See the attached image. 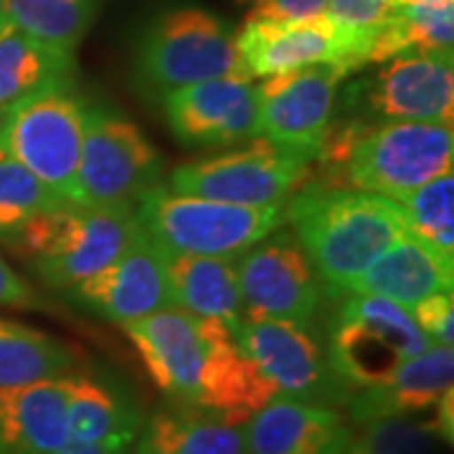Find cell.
<instances>
[{
    "label": "cell",
    "mask_w": 454,
    "mask_h": 454,
    "mask_svg": "<svg viewBox=\"0 0 454 454\" xmlns=\"http://www.w3.org/2000/svg\"><path fill=\"white\" fill-rule=\"evenodd\" d=\"M121 328L137 346L149 379L172 404L240 427L278 396L243 354L235 328L220 318L167 309Z\"/></svg>",
    "instance_id": "6da1fadb"
},
{
    "label": "cell",
    "mask_w": 454,
    "mask_h": 454,
    "mask_svg": "<svg viewBox=\"0 0 454 454\" xmlns=\"http://www.w3.org/2000/svg\"><path fill=\"white\" fill-rule=\"evenodd\" d=\"M286 220L331 298H340L351 280L404 235L396 200L316 179L293 192Z\"/></svg>",
    "instance_id": "7a4b0ae2"
},
{
    "label": "cell",
    "mask_w": 454,
    "mask_h": 454,
    "mask_svg": "<svg viewBox=\"0 0 454 454\" xmlns=\"http://www.w3.org/2000/svg\"><path fill=\"white\" fill-rule=\"evenodd\" d=\"M139 230L134 205L89 207L64 202L33 215L8 245L31 260L46 286L66 291L112 265Z\"/></svg>",
    "instance_id": "3957f363"
},
{
    "label": "cell",
    "mask_w": 454,
    "mask_h": 454,
    "mask_svg": "<svg viewBox=\"0 0 454 454\" xmlns=\"http://www.w3.org/2000/svg\"><path fill=\"white\" fill-rule=\"evenodd\" d=\"M86 104L74 76L56 79L0 109V146L53 195L79 205V157Z\"/></svg>",
    "instance_id": "277c9868"
},
{
    "label": "cell",
    "mask_w": 454,
    "mask_h": 454,
    "mask_svg": "<svg viewBox=\"0 0 454 454\" xmlns=\"http://www.w3.org/2000/svg\"><path fill=\"white\" fill-rule=\"evenodd\" d=\"M137 220L164 250L184 255L235 258L286 223V202L247 207L149 187L137 200Z\"/></svg>",
    "instance_id": "5b68a950"
},
{
    "label": "cell",
    "mask_w": 454,
    "mask_h": 454,
    "mask_svg": "<svg viewBox=\"0 0 454 454\" xmlns=\"http://www.w3.org/2000/svg\"><path fill=\"white\" fill-rule=\"evenodd\" d=\"M137 71L154 91H175L223 76L250 79L225 23L202 8H175L152 20L139 43Z\"/></svg>",
    "instance_id": "8992f818"
},
{
    "label": "cell",
    "mask_w": 454,
    "mask_h": 454,
    "mask_svg": "<svg viewBox=\"0 0 454 454\" xmlns=\"http://www.w3.org/2000/svg\"><path fill=\"white\" fill-rule=\"evenodd\" d=\"M454 134L450 124L384 121L369 127L343 164L340 184L402 200L439 175L452 172Z\"/></svg>",
    "instance_id": "52a82bcc"
},
{
    "label": "cell",
    "mask_w": 454,
    "mask_h": 454,
    "mask_svg": "<svg viewBox=\"0 0 454 454\" xmlns=\"http://www.w3.org/2000/svg\"><path fill=\"white\" fill-rule=\"evenodd\" d=\"M432 343L409 310L379 295H348L328 328L325 354L354 391L384 381Z\"/></svg>",
    "instance_id": "ba28073f"
},
{
    "label": "cell",
    "mask_w": 454,
    "mask_h": 454,
    "mask_svg": "<svg viewBox=\"0 0 454 454\" xmlns=\"http://www.w3.org/2000/svg\"><path fill=\"white\" fill-rule=\"evenodd\" d=\"M160 177L162 157L145 131L112 109L86 106L79 157V205H134Z\"/></svg>",
    "instance_id": "9c48e42d"
},
{
    "label": "cell",
    "mask_w": 454,
    "mask_h": 454,
    "mask_svg": "<svg viewBox=\"0 0 454 454\" xmlns=\"http://www.w3.org/2000/svg\"><path fill=\"white\" fill-rule=\"evenodd\" d=\"M243 354L278 396L324 406H343L351 402L354 389L333 372L321 340L306 325L243 318L235 331Z\"/></svg>",
    "instance_id": "30bf717a"
},
{
    "label": "cell",
    "mask_w": 454,
    "mask_h": 454,
    "mask_svg": "<svg viewBox=\"0 0 454 454\" xmlns=\"http://www.w3.org/2000/svg\"><path fill=\"white\" fill-rule=\"evenodd\" d=\"M310 179V162L260 139L255 145L179 164L172 190L230 205H283Z\"/></svg>",
    "instance_id": "8fae6325"
},
{
    "label": "cell",
    "mask_w": 454,
    "mask_h": 454,
    "mask_svg": "<svg viewBox=\"0 0 454 454\" xmlns=\"http://www.w3.org/2000/svg\"><path fill=\"white\" fill-rule=\"evenodd\" d=\"M243 318H273L306 325L324 306V283L293 232L273 230L235 265Z\"/></svg>",
    "instance_id": "7c38bea8"
},
{
    "label": "cell",
    "mask_w": 454,
    "mask_h": 454,
    "mask_svg": "<svg viewBox=\"0 0 454 454\" xmlns=\"http://www.w3.org/2000/svg\"><path fill=\"white\" fill-rule=\"evenodd\" d=\"M340 82L339 71L325 64L265 76L255 86L258 137L298 160L313 162L333 121Z\"/></svg>",
    "instance_id": "4fadbf2b"
},
{
    "label": "cell",
    "mask_w": 454,
    "mask_h": 454,
    "mask_svg": "<svg viewBox=\"0 0 454 454\" xmlns=\"http://www.w3.org/2000/svg\"><path fill=\"white\" fill-rule=\"evenodd\" d=\"M66 291L68 301L76 306L121 325L160 310L177 309L164 270L162 247L145 230L137 232L129 247L112 265Z\"/></svg>",
    "instance_id": "5bb4252c"
},
{
    "label": "cell",
    "mask_w": 454,
    "mask_h": 454,
    "mask_svg": "<svg viewBox=\"0 0 454 454\" xmlns=\"http://www.w3.org/2000/svg\"><path fill=\"white\" fill-rule=\"evenodd\" d=\"M164 119L187 146H230L258 137V97L250 79L223 76L164 94Z\"/></svg>",
    "instance_id": "9a60e30c"
},
{
    "label": "cell",
    "mask_w": 454,
    "mask_h": 454,
    "mask_svg": "<svg viewBox=\"0 0 454 454\" xmlns=\"http://www.w3.org/2000/svg\"><path fill=\"white\" fill-rule=\"evenodd\" d=\"M366 104L387 121L450 124L454 109L452 53L414 51L394 56L366 91Z\"/></svg>",
    "instance_id": "2e32d148"
},
{
    "label": "cell",
    "mask_w": 454,
    "mask_h": 454,
    "mask_svg": "<svg viewBox=\"0 0 454 454\" xmlns=\"http://www.w3.org/2000/svg\"><path fill=\"white\" fill-rule=\"evenodd\" d=\"M454 351L452 346H429L424 354L409 358L384 381L354 391L348 414L356 424L379 419H419L429 422L447 396H452Z\"/></svg>",
    "instance_id": "e0dca14e"
},
{
    "label": "cell",
    "mask_w": 454,
    "mask_h": 454,
    "mask_svg": "<svg viewBox=\"0 0 454 454\" xmlns=\"http://www.w3.org/2000/svg\"><path fill=\"white\" fill-rule=\"evenodd\" d=\"M235 46L250 79H265L306 66H333L340 56V33L325 16L301 20H245Z\"/></svg>",
    "instance_id": "ac0fdd59"
},
{
    "label": "cell",
    "mask_w": 454,
    "mask_h": 454,
    "mask_svg": "<svg viewBox=\"0 0 454 454\" xmlns=\"http://www.w3.org/2000/svg\"><path fill=\"white\" fill-rule=\"evenodd\" d=\"M250 454H343L351 424L333 406L276 396L240 424Z\"/></svg>",
    "instance_id": "d6986e66"
},
{
    "label": "cell",
    "mask_w": 454,
    "mask_h": 454,
    "mask_svg": "<svg viewBox=\"0 0 454 454\" xmlns=\"http://www.w3.org/2000/svg\"><path fill=\"white\" fill-rule=\"evenodd\" d=\"M68 376L0 389V454H59L68 442Z\"/></svg>",
    "instance_id": "ffe728a7"
},
{
    "label": "cell",
    "mask_w": 454,
    "mask_h": 454,
    "mask_svg": "<svg viewBox=\"0 0 454 454\" xmlns=\"http://www.w3.org/2000/svg\"><path fill=\"white\" fill-rule=\"evenodd\" d=\"M452 283L454 268L444 265L404 232L381 258L373 260L356 280H351L340 295H379L409 310L432 293L452 291Z\"/></svg>",
    "instance_id": "44dd1931"
},
{
    "label": "cell",
    "mask_w": 454,
    "mask_h": 454,
    "mask_svg": "<svg viewBox=\"0 0 454 454\" xmlns=\"http://www.w3.org/2000/svg\"><path fill=\"white\" fill-rule=\"evenodd\" d=\"M162 258L177 309L200 318H220L235 331L240 328L243 306H240V293H238L235 260L184 255V253H172L164 247Z\"/></svg>",
    "instance_id": "7402d4cb"
},
{
    "label": "cell",
    "mask_w": 454,
    "mask_h": 454,
    "mask_svg": "<svg viewBox=\"0 0 454 454\" xmlns=\"http://www.w3.org/2000/svg\"><path fill=\"white\" fill-rule=\"evenodd\" d=\"M68 439H137L142 411L129 391L104 373H68Z\"/></svg>",
    "instance_id": "603a6c76"
},
{
    "label": "cell",
    "mask_w": 454,
    "mask_h": 454,
    "mask_svg": "<svg viewBox=\"0 0 454 454\" xmlns=\"http://www.w3.org/2000/svg\"><path fill=\"white\" fill-rule=\"evenodd\" d=\"M137 437L134 454H240L245 450L238 424L177 404L157 409L142 422Z\"/></svg>",
    "instance_id": "cb8c5ba5"
},
{
    "label": "cell",
    "mask_w": 454,
    "mask_h": 454,
    "mask_svg": "<svg viewBox=\"0 0 454 454\" xmlns=\"http://www.w3.org/2000/svg\"><path fill=\"white\" fill-rule=\"evenodd\" d=\"M452 41L454 0L391 3L389 13L373 38L369 64H381L414 51L452 53Z\"/></svg>",
    "instance_id": "d4e9b609"
},
{
    "label": "cell",
    "mask_w": 454,
    "mask_h": 454,
    "mask_svg": "<svg viewBox=\"0 0 454 454\" xmlns=\"http://www.w3.org/2000/svg\"><path fill=\"white\" fill-rule=\"evenodd\" d=\"M79 351L11 318H0V389L28 387L76 372Z\"/></svg>",
    "instance_id": "484cf974"
},
{
    "label": "cell",
    "mask_w": 454,
    "mask_h": 454,
    "mask_svg": "<svg viewBox=\"0 0 454 454\" xmlns=\"http://www.w3.org/2000/svg\"><path fill=\"white\" fill-rule=\"evenodd\" d=\"M76 61L20 33L11 23L0 28V109L43 83L74 76Z\"/></svg>",
    "instance_id": "4316f807"
},
{
    "label": "cell",
    "mask_w": 454,
    "mask_h": 454,
    "mask_svg": "<svg viewBox=\"0 0 454 454\" xmlns=\"http://www.w3.org/2000/svg\"><path fill=\"white\" fill-rule=\"evenodd\" d=\"M98 0H5V23L74 56L97 18Z\"/></svg>",
    "instance_id": "83f0119b"
},
{
    "label": "cell",
    "mask_w": 454,
    "mask_h": 454,
    "mask_svg": "<svg viewBox=\"0 0 454 454\" xmlns=\"http://www.w3.org/2000/svg\"><path fill=\"white\" fill-rule=\"evenodd\" d=\"M404 232L424 245L434 258L454 268V175H439L414 190L411 195L396 200Z\"/></svg>",
    "instance_id": "f1b7e54d"
},
{
    "label": "cell",
    "mask_w": 454,
    "mask_h": 454,
    "mask_svg": "<svg viewBox=\"0 0 454 454\" xmlns=\"http://www.w3.org/2000/svg\"><path fill=\"white\" fill-rule=\"evenodd\" d=\"M59 205H64V200L0 146V240L8 243L33 215Z\"/></svg>",
    "instance_id": "f546056e"
},
{
    "label": "cell",
    "mask_w": 454,
    "mask_h": 454,
    "mask_svg": "<svg viewBox=\"0 0 454 454\" xmlns=\"http://www.w3.org/2000/svg\"><path fill=\"white\" fill-rule=\"evenodd\" d=\"M391 0H328L325 16L340 33V56L336 71L346 79L369 64L373 38L389 13Z\"/></svg>",
    "instance_id": "4dcf8cb0"
},
{
    "label": "cell",
    "mask_w": 454,
    "mask_h": 454,
    "mask_svg": "<svg viewBox=\"0 0 454 454\" xmlns=\"http://www.w3.org/2000/svg\"><path fill=\"white\" fill-rule=\"evenodd\" d=\"M434 432L419 419H379L364 424L343 454H434Z\"/></svg>",
    "instance_id": "1f68e13d"
},
{
    "label": "cell",
    "mask_w": 454,
    "mask_h": 454,
    "mask_svg": "<svg viewBox=\"0 0 454 454\" xmlns=\"http://www.w3.org/2000/svg\"><path fill=\"white\" fill-rule=\"evenodd\" d=\"M409 316L419 325L432 346H452L454 340V298L452 291L432 293L417 306L409 309Z\"/></svg>",
    "instance_id": "d6a6232c"
},
{
    "label": "cell",
    "mask_w": 454,
    "mask_h": 454,
    "mask_svg": "<svg viewBox=\"0 0 454 454\" xmlns=\"http://www.w3.org/2000/svg\"><path fill=\"white\" fill-rule=\"evenodd\" d=\"M328 0H255L247 20H301L324 16Z\"/></svg>",
    "instance_id": "836d02e7"
},
{
    "label": "cell",
    "mask_w": 454,
    "mask_h": 454,
    "mask_svg": "<svg viewBox=\"0 0 454 454\" xmlns=\"http://www.w3.org/2000/svg\"><path fill=\"white\" fill-rule=\"evenodd\" d=\"M0 306H13V309L38 306L35 291L3 258H0Z\"/></svg>",
    "instance_id": "e575fe53"
},
{
    "label": "cell",
    "mask_w": 454,
    "mask_h": 454,
    "mask_svg": "<svg viewBox=\"0 0 454 454\" xmlns=\"http://www.w3.org/2000/svg\"><path fill=\"white\" fill-rule=\"evenodd\" d=\"M131 439H101V442H79L68 439L59 454H129Z\"/></svg>",
    "instance_id": "d590c367"
},
{
    "label": "cell",
    "mask_w": 454,
    "mask_h": 454,
    "mask_svg": "<svg viewBox=\"0 0 454 454\" xmlns=\"http://www.w3.org/2000/svg\"><path fill=\"white\" fill-rule=\"evenodd\" d=\"M5 26V0H0V28Z\"/></svg>",
    "instance_id": "8d00e7d4"
},
{
    "label": "cell",
    "mask_w": 454,
    "mask_h": 454,
    "mask_svg": "<svg viewBox=\"0 0 454 454\" xmlns=\"http://www.w3.org/2000/svg\"><path fill=\"white\" fill-rule=\"evenodd\" d=\"M391 3H411V0H391Z\"/></svg>",
    "instance_id": "74e56055"
},
{
    "label": "cell",
    "mask_w": 454,
    "mask_h": 454,
    "mask_svg": "<svg viewBox=\"0 0 454 454\" xmlns=\"http://www.w3.org/2000/svg\"><path fill=\"white\" fill-rule=\"evenodd\" d=\"M240 454H243V452H240ZM247 454H250V452H247Z\"/></svg>",
    "instance_id": "f35d334b"
}]
</instances>
